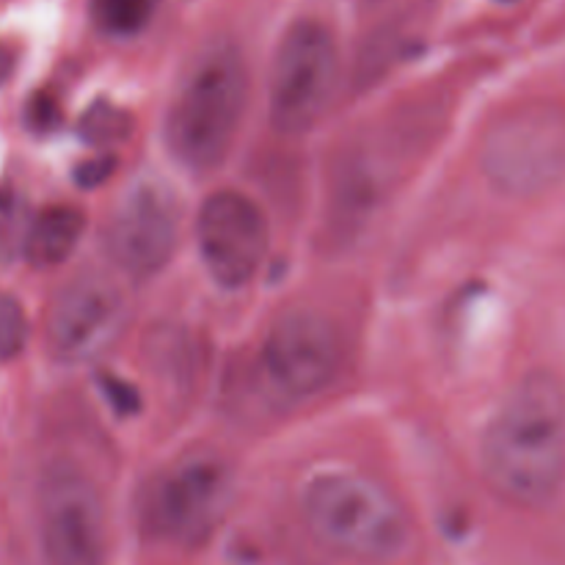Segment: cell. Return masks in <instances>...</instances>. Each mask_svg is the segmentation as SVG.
I'll return each instance as SVG.
<instances>
[{
    "mask_svg": "<svg viewBox=\"0 0 565 565\" xmlns=\"http://www.w3.org/2000/svg\"><path fill=\"white\" fill-rule=\"evenodd\" d=\"M486 486L522 511H544L565 489V386L550 370L522 375L480 439Z\"/></svg>",
    "mask_w": 565,
    "mask_h": 565,
    "instance_id": "6da1fadb",
    "label": "cell"
},
{
    "mask_svg": "<svg viewBox=\"0 0 565 565\" xmlns=\"http://www.w3.org/2000/svg\"><path fill=\"white\" fill-rule=\"evenodd\" d=\"M248 103V70L241 47L210 42L196 53L171 97L166 143L185 169H218L235 143Z\"/></svg>",
    "mask_w": 565,
    "mask_h": 565,
    "instance_id": "7a4b0ae2",
    "label": "cell"
},
{
    "mask_svg": "<svg viewBox=\"0 0 565 565\" xmlns=\"http://www.w3.org/2000/svg\"><path fill=\"white\" fill-rule=\"evenodd\" d=\"M307 530L320 546L359 563H392L412 546V522L401 502L353 469H323L301 491Z\"/></svg>",
    "mask_w": 565,
    "mask_h": 565,
    "instance_id": "3957f363",
    "label": "cell"
},
{
    "mask_svg": "<svg viewBox=\"0 0 565 565\" xmlns=\"http://www.w3.org/2000/svg\"><path fill=\"white\" fill-rule=\"evenodd\" d=\"M480 166L505 196L533 199L565 180V108L522 105L489 127Z\"/></svg>",
    "mask_w": 565,
    "mask_h": 565,
    "instance_id": "277c9868",
    "label": "cell"
},
{
    "mask_svg": "<svg viewBox=\"0 0 565 565\" xmlns=\"http://www.w3.org/2000/svg\"><path fill=\"white\" fill-rule=\"evenodd\" d=\"M340 81V50L318 20H296L276 47L268 83L270 125L281 136H307L329 110Z\"/></svg>",
    "mask_w": 565,
    "mask_h": 565,
    "instance_id": "5b68a950",
    "label": "cell"
},
{
    "mask_svg": "<svg viewBox=\"0 0 565 565\" xmlns=\"http://www.w3.org/2000/svg\"><path fill=\"white\" fill-rule=\"evenodd\" d=\"M340 329L326 315L290 312L276 320L257 353V381L276 408H296L329 390L342 367Z\"/></svg>",
    "mask_w": 565,
    "mask_h": 565,
    "instance_id": "8992f818",
    "label": "cell"
},
{
    "mask_svg": "<svg viewBox=\"0 0 565 565\" xmlns=\"http://www.w3.org/2000/svg\"><path fill=\"white\" fill-rule=\"evenodd\" d=\"M235 500V475L215 452H191L149 483L143 524L158 539L199 546L221 527Z\"/></svg>",
    "mask_w": 565,
    "mask_h": 565,
    "instance_id": "52a82bcc",
    "label": "cell"
},
{
    "mask_svg": "<svg viewBox=\"0 0 565 565\" xmlns=\"http://www.w3.org/2000/svg\"><path fill=\"white\" fill-rule=\"evenodd\" d=\"M130 323L125 287L99 270L75 276L55 292L47 309L44 340L61 364H92L110 351Z\"/></svg>",
    "mask_w": 565,
    "mask_h": 565,
    "instance_id": "ba28073f",
    "label": "cell"
},
{
    "mask_svg": "<svg viewBox=\"0 0 565 565\" xmlns=\"http://www.w3.org/2000/svg\"><path fill=\"white\" fill-rule=\"evenodd\" d=\"M44 565H105V513L97 486L75 463L55 461L39 483Z\"/></svg>",
    "mask_w": 565,
    "mask_h": 565,
    "instance_id": "9c48e42d",
    "label": "cell"
},
{
    "mask_svg": "<svg viewBox=\"0 0 565 565\" xmlns=\"http://www.w3.org/2000/svg\"><path fill=\"white\" fill-rule=\"evenodd\" d=\"M196 246L215 285L241 290L263 268L270 226L263 207L241 191H215L199 207Z\"/></svg>",
    "mask_w": 565,
    "mask_h": 565,
    "instance_id": "30bf717a",
    "label": "cell"
},
{
    "mask_svg": "<svg viewBox=\"0 0 565 565\" xmlns=\"http://www.w3.org/2000/svg\"><path fill=\"white\" fill-rule=\"evenodd\" d=\"M180 207L169 188L141 180L125 191L105 230V252L121 274L149 279L174 257Z\"/></svg>",
    "mask_w": 565,
    "mask_h": 565,
    "instance_id": "8fae6325",
    "label": "cell"
},
{
    "mask_svg": "<svg viewBox=\"0 0 565 565\" xmlns=\"http://www.w3.org/2000/svg\"><path fill=\"white\" fill-rule=\"evenodd\" d=\"M86 230V215L72 204H50L33 218L25 235V259L31 268L47 270L75 254Z\"/></svg>",
    "mask_w": 565,
    "mask_h": 565,
    "instance_id": "7c38bea8",
    "label": "cell"
},
{
    "mask_svg": "<svg viewBox=\"0 0 565 565\" xmlns=\"http://www.w3.org/2000/svg\"><path fill=\"white\" fill-rule=\"evenodd\" d=\"M158 0H92V17L110 36H132L152 20Z\"/></svg>",
    "mask_w": 565,
    "mask_h": 565,
    "instance_id": "4fadbf2b",
    "label": "cell"
},
{
    "mask_svg": "<svg viewBox=\"0 0 565 565\" xmlns=\"http://www.w3.org/2000/svg\"><path fill=\"white\" fill-rule=\"evenodd\" d=\"M127 132H130V116L108 103L94 105L81 125V136L94 147H110V143L121 141Z\"/></svg>",
    "mask_w": 565,
    "mask_h": 565,
    "instance_id": "5bb4252c",
    "label": "cell"
},
{
    "mask_svg": "<svg viewBox=\"0 0 565 565\" xmlns=\"http://www.w3.org/2000/svg\"><path fill=\"white\" fill-rule=\"evenodd\" d=\"M31 326L22 303L11 292H0V364L11 362L25 348Z\"/></svg>",
    "mask_w": 565,
    "mask_h": 565,
    "instance_id": "9a60e30c",
    "label": "cell"
},
{
    "mask_svg": "<svg viewBox=\"0 0 565 565\" xmlns=\"http://www.w3.org/2000/svg\"><path fill=\"white\" fill-rule=\"evenodd\" d=\"M105 395H108V401L114 403L121 414H132L138 408L136 390H132V386H127L125 381H114V379L105 381Z\"/></svg>",
    "mask_w": 565,
    "mask_h": 565,
    "instance_id": "2e32d148",
    "label": "cell"
},
{
    "mask_svg": "<svg viewBox=\"0 0 565 565\" xmlns=\"http://www.w3.org/2000/svg\"><path fill=\"white\" fill-rule=\"evenodd\" d=\"M31 119H33V127H39V130H47V127L53 125V119H55V103H53V99L44 97V94L33 97Z\"/></svg>",
    "mask_w": 565,
    "mask_h": 565,
    "instance_id": "e0dca14e",
    "label": "cell"
},
{
    "mask_svg": "<svg viewBox=\"0 0 565 565\" xmlns=\"http://www.w3.org/2000/svg\"><path fill=\"white\" fill-rule=\"evenodd\" d=\"M110 166H114V160L110 158H99V160H94V163L81 166V171H77V174H81L77 177V182H81V185H97L103 177H108Z\"/></svg>",
    "mask_w": 565,
    "mask_h": 565,
    "instance_id": "ac0fdd59",
    "label": "cell"
},
{
    "mask_svg": "<svg viewBox=\"0 0 565 565\" xmlns=\"http://www.w3.org/2000/svg\"><path fill=\"white\" fill-rule=\"evenodd\" d=\"M14 64H17V53L9 47V44L0 42V86H3V83L11 77Z\"/></svg>",
    "mask_w": 565,
    "mask_h": 565,
    "instance_id": "d6986e66",
    "label": "cell"
},
{
    "mask_svg": "<svg viewBox=\"0 0 565 565\" xmlns=\"http://www.w3.org/2000/svg\"><path fill=\"white\" fill-rule=\"evenodd\" d=\"M367 3H373V0H367Z\"/></svg>",
    "mask_w": 565,
    "mask_h": 565,
    "instance_id": "ffe728a7",
    "label": "cell"
}]
</instances>
